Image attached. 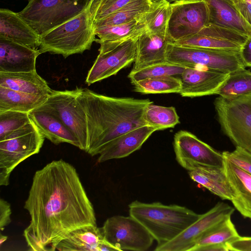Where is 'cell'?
<instances>
[{
    "mask_svg": "<svg viewBox=\"0 0 251 251\" xmlns=\"http://www.w3.org/2000/svg\"><path fill=\"white\" fill-rule=\"evenodd\" d=\"M49 96L26 94L0 86V112L29 113L44 103Z\"/></svg>",
    "mask_w": 251,
    "mask_h": 251,
    "instance_id": "obj_28",
    "label": "cell"
},
{
    "mask_svg": "<svg viewBox=\"0 0 251 251\" xmlns=\"http://www.w3.org/2000/svg\"><path fill=\"white\" fill-rule=\"evenodd\" d=\"M194 181L223 200L231 201V190L223 167H200L188 172Z\"/></svg>",
    "mask_w": 251,
    "mask_h": 251,
    "instance_id": "obj_27",
    "label": "cell"
},
{
    "mask_svg": "<svg viewBox=\"0 0 251 251\" xmlns=\"http://www.w3.org/2000/svg\"><path fill=\"white\" fill-rule=\"evenodd\" d=\"M171 7L168 26L170 43L196 34L209 24L208 9L204 0L175 1L171 3Z\"/></svg>",
    "mask_w": 251,
    "mask_h": 251,
    "instance_id": "obj_12",
    "label": "cell"
},
{
    "mask_svg": "<svg viewBox=\"0 0 251 251\" xmlns=\"http://www.w3.org/2000/svg\"><path fill=\"white\" fill-rule=\"evenodd\" d=\"M128 208L129 215L149 231L157 246L172 240L201 216L186 207L160 202L145 203L136 200L129 204Z\"/></svg>",
    "mask_w": 251,
    "mask_h": 251,
    "instance_id": "obj_3",
    "label": "cell"
},
{
    "mask_svg": "<svg viewBox=\"0 0 251 251\" xmlns=\"http://www.w3.org/2000/svg\"><path fill=\"white\" fill-rule=\"evenodd\" d=\"M12 213L10 204L5 200L0 199V229L3 231L5 227L11 222Z\"/></svg>",
    "mask_w": 251,
    "mask_h": 251,
    "instance_id": "obj_40",
    "label": "cell"
},
{
    "mask_svg": "<svg viewBox=\"0 0 251 251\" xmlns=\"http://www.w3.org/2000/svg\"><path fill=\"white\" fill-rule=\"evenodd\" d=\"M171 13V3L168 1L151 4L150 9L143 16L147 30L153 34L168 37V26Z\"/></svg>",
    "mask_w": 251,
    "mask_h": 251,
    "instance_id": "obj_32",
    "label": "cell"
},
{
    "mask_svg": "<svg viewBox=\"0 0 251 251\" xmlns=\"http://www.w3.org/2000/svg\"><path fill=\"white\" fill-rule=\"evenodd\" d=\"M146 125L157 130L173 128L179 123V118L175 107L149 104L144 113Z\"/></svg>",
    "mask_w": 251,
    "mask_h": 251,
    "instance_id": "obj_34",
    "label": "cell"
},
{
    "mask_svg": "<svg viewBox=\"0 0 251 251\" xmlns=\"http://www.w3.org/2000/svg\"><path fill=\"white\" fill-rule=\"evenodd\" d=\"M38 49L0 39V72H27L36 71Z\"/></svg>",
    "mask_w": 251,
    "mask_h": 251,
    "instance_id": "obj_17",
    "label": "cell"
},
{
    "mask_svg": "<svg viewBox=\"0 0 251 251\" xmlns=\"http://www.w3.org/2000/svg\"><path fill=\"white\" fill-rule=\"evenodd\" d=\"M100 228L104 239L118 251H146L154 240L144 226L130 215L111 217Z\"/></svg>",
    "mask_w": 251,
    "mask_h": 251,
    "instance_id": "obj_10",
    "label": "cell"
},
{
    "mask_svg": "<svg viewBox=\"0 0 251 251\" xmlns=\"http://www.w3.org/2000/svg\"><path fill=\"white\" fill-rule=\"evenodd\" d=\"M199 0H173L172 2L178 1H199Z\"/></svg>",
    "mask_w": 251,
    "mask_h": 251,
    "instance_id": "obj_45",
    "label": "cell"
},
{
    "mask_svg": "<svg viewBox=\"0 0 251 251\" xmlns=\"http://www.w3.org/2000/svg\"><path fill=\"white\" fill-rule=\"evenodd\" d=\"M100 227L86 226L75 229L58 240L52 251H100L104 240Z\"/></svg>",
    "mask_w": 251,
    "mask_h": 251,
    "instance_id": "obj_24",
    "label": "cell"
},
{
    "mask_svg": "<svg viewBox=\"0 0 251 251\" xmlns=\"http://www.w3.org/2000/svg\"><path fill=\"white\" fill-rule=\"evenodd\" d=\"M138 0H104L90 10L94 20H98L131 4ZM91 5V4H90Z\"/></svg>",
    "mask_w": 251,
    "mask_h": 251,
    "instance_id": "obj_37",
    "label": "cell"
},
{
    "mask_svg": "<svg viewBox=\"0 0 251 251\" xmlns=\"http://www.w3.org/2000/svg\"><path fill=\"white\" fill-rule=\"evenodd\" d=\"M151 4L158 3L163 1H168L170 2H172L173 0H148Z\"/></svg>",
    "mask_w": 251,
    "mask_h": 251,
    "instance_id": "obj_44",
    "label": "cell"
},
{
    "mask_svg": "<svg viewBox=\"0 0 251 251\" xmlns=\"http://www.w3.org/2000/svg\"><path fill=\"white\" fill-rule=\"evenodd\" d=\"M240 55L244 65L251 68V36H249L242 46Z\"/></svg>",
    "mask_w": 251,
    "mask_h": 251,
    "instance_id": "obj_41",
    "label": "cell"
},
{
    "mask_svg": "<svg viewBox=\"0 0 251 251\" xmlns=\"http://www.w3.org/2000/svg\"><path fill=\"white\" fill-rule=\"evenodd\" d=\"M239 34L231 30L209 24L199 33L178 40L177 45L216 50L240 51Z\"/></svg>",
    "mask_w": 251,
    "mask_h": 251,
    "instance_id": "obj_16",
    "label": "cell"
},
{
    "mask_svg": "<svg viewBox=\"0 0 251 251\" xmlns=\"http://www.w3.org/2000/svg\"><path fill=\"white\" fill-rule=\"evenodd\" d=\"M173 146L177 162L188 172L200 167H224L222 152L189 131L177 132L174 135Z\"/></svg>",
    "mask_w": 251,
    "mask_h": 251,
    "instance_id": "obj_11",
    "label": "cell"
},
{
    "mask_svg": "<svg viewBox=\"0 0 251 251\" xmlns=\"http://www.w3.org/2000/svg\"><path fill=\"white\" fill-rule=\"evenodd\" d=\"M80 89L77 87L72 90H52L45 103L34 110L48 112L57 117L77 138L79 149L87 152L86 116L77 100Z\"/></svg>",
    "mask_w": 251,
    "mask_h": 251,
    "instance_id": "obj_9",
    "label": "cell"
},
{
    "mask_svg": "<svg viewBox=\"0 0 251 251\" xmlns=\"http://www.w3.org/2000/svg\"><path fill=\"white\" fill-rule=\"evenodd\" d=\"M157 130L147 125L138 127L117 138L99 154L98 162L126 157L139 150L149 137Z\"/></svg>",
    "mask_w": 251,
    "mask_h": 251,
    "instance_id": "obj_21",
    "label": "cell"
},
{
    "mask_svg": "<svg viewBox=\"0 0 251 251\" xmlns=\"http://www.w3.org/2000/svg\"><path fill=\"white\" fill-rule=\"evenodd\" d=\"M41 36L19 14L8 9H0V39L38 49Z\"/></svg>",
    "mask_w": 251,
    "mask_h": 251,
    "instance_id": "obj_18",
    "label": "cell"
},
{
    "mask_svg": "<svg viewBox=\"0 0 251 251\" xmlns=\"http://www.w3.org/2000/svg\"><path fill=\"white\" fill-rule=\"evenodd\" d=\"M148 0H138L120 10L94 20V28L126 24L141 18L150 8Z\"/></svg>",
    "mask_w": 251,
    "mask_h": 251,
    "instance_id": "obj_30",
    "label": "cell"
},
{
    "mask_svg": "<svg viewBox=\"0 0 251 251\" xmlns=\"http://www.w3.org/2000/svg\"><path fill=\"white\" fill-rule=\"evenodd\" d=\"M240 237L231 217H229L206 231L189 251H201L202 248L211 245H227Z\"/></svg>",
    "mask_w": 251,
    "mask_h": 251,
    "instance_id": "obj_29",
    "label": "cell"
},
{
    "mask_svg": "<svg viewBox=\"0 0 251 251\" xmlns=\"http://www.w3.org/2000/svg\"><path fill=\"white\" fill-rule=\"evenodd\" d=\"M24 208L30 217L24 236L31 251H52L72 231L97 226L93 205L76 169L62 159L35 173Z\"/></svg>",
    "mask_w": 251,
    "mask_h": 251,
    "instance_id": "obj_1",
    "label": "cell"
},
{
    "mask_svg": "<svg viewBox=\"0 0 251 251\" xmlns=\"http://www.w3.org/2000/svg\"><path fill=\"white\" fill-rule=\"evenodd\" d=\"M104 0H91L90 8H93L97 5L101 1Z\"/></svg>",
    "mask_w": 251,
    "mask_h": 251,
    "instance_id": "obj_42",
    "label": "cell"
},
{
    "mask_svg": "<svg viewBox=\"0 0 251 251\" xmlns=\"http://www.w3.org/2000/svg\"><path fill=\"white\" fill-rule=\"evenodd\" d=\"M251 94V71L242 68L229 73L216 95L230 99Z\"/></svg>",
    "mask_w": 251,
    "mask_h": 251,
    "instance_id": "obj_31",
    "label": "cell"
},
{
    "mask_svg": "<svg viewBox=\"0 0 251 251\" xmlns=\"http://www.w3.org/2000/svg\"><path fill=\"white\" fill-rule=\"evenodd\" d=\"M170 42L168 37L151 33L147 29L137 39L136 55L131 71L167 62V48Z\"/></svg>",
    "mask_w": 251,
    "mask_h": 251,
    "instance_id": "obj_20",
    "label": "cell"
},
{
    "mask_svg": "<svg viewBox=\"0 0 251 251\" xmlns=\"http://www.w3.org/2000/svg\"><path fill=\"white\" fill-rule=\"evenodd\" d=\"M137 38L125 42L111 50L99 51L88 71L85 83L89 86L100 81L116 75L121 70L134 62L136 55Z\"/></svg>",
    "mask_w": 251,
    "mask_h": 251,
    "instance_id": "obj_14",
    "label": "cell"
},
{
    "mask_svg": "<svg viewBox=\"0 0 251 251\" xmlns=\"http://www.w3.org/2000/svg\"><path fill=\"white\" fill-rule=\"evenodd\" d=\"M251 25V0H228Z\"/></svg>",
    "mask_w": 251,
    "mask_h": 251,
    "instance_id": "obj_39",
    "label": "cell"
},
{
    "mask_svg": "<svg viewBox=\"0 0 251 251\" xmlns=\"http://www.w3.org/2000/svg\"><path fill=\"white\" fill-rule=\"evenodd\" d=\"M223 156L243 171L251 175V153L238 147L232 151L222 152Z\"/></svg>",
    "mask_w": 251,
    "mask_h": 251,
    "instance_id": "obj_38",
    "label": "cell"
},
{
    "mask_svg": "<svg viewBox=\"0 0 251 251\" xmlns=\"http://www.w3.org/2000/svg\"><path fill=\"white\" fill-rule=\"evenodd\" d=\"M0 86L39 96H49L52 91L36 70L19 73L0 72Z\"/></svg>",
    "mask_w": 251,
    "mask_h": 251,
    "instance_id": "obj_26",
    "label": "cell"
},
{
    "mask_svg": "<svg viewBox=\"0 0 251 251\" xmlns=\"http://www.w3.org/2000/svg\"><path fill=\"white\" fill-rule=\"evenodd\" d=\"M224 158V168L232 192L230 201L244 218L251 219V175Z\"/></svg>",
    "mask_w": 251,
    "mask_h": 251,
    "instance_id": "obj_19",
    "label": "cell"
},
{
    "mask_svg": "<svg viewBox=\"0 0 251 251\" xmlns=\"http://www.w3.org/2000/svg\"><path fill=\"white\" fill-rule=\"evenodd\" d=\"M91 2L76 16L40 35L41 53L49 52L67 58L90 50L96 39Z\"/></svg>",
    "mask_w": 251,
    "mask_h": 251,
    "instance_id": "obj_4",
    "label": "cell"
},
{
    "mask_svg": "<svg viewBox=\"0 0 251 251\" xmlns=\"http://www.w3.org/2000/svg\"><path fill=\"white\" fill-rule=\"evenodd\" d=\"M235 208L224 202H218L182 233L170 242L157 246L155 251H189L206 231L229 217Z\"/></svg>",
    "mask_w": 251,
    "mask_h": 251,
    "instance_id": "obj_13",
    "label": "cell"
},
{
    "mask_svg": "<svg viewBox=\"0 0 251 251\" xmlns=\"http://www.w3.org/2000/svg\"><path fill=\"white\" fill-rule=\"evenodd\" d=\"M229 74L201 67H186L179 76L180 95L195 98L216 95Z\"/></svg>",
    "mask_w": 251,
    "mask_h": 251,
    "instance_id": "obj_15",
    "label": "cell"
},
{
    "mask_svg": "<svg viewBox=\"0 0 251 251\" xmlns=\"http://www.w3.org/2000/svg\"><path fill=\"white\" fill-rule=\"evenodd\" d=\"M29 116L40 131L55 145L63 143L79 148L78 140L71 130L57 117L48 112L33 110Z\"/></svg>",
    "mask_w": 251,
    "mask_h": 251,
    "instance_id": "obj_25",
    "label": "cell"
},
{
    "mask_svg": "<svg viewBox=\"0 0 251 251\" xmlns=\"http://www.w3.org/2000/svg\"><path fill=\"white\" fill-rule=\"evenodd\" d=\"M132 84L135 91L143 94L179 93L181 88L180 78L175 76L148 78Z\"/></svg>",
    "mask_w": 251,
    "mask_h": 251,
    "instance_id": "obj_33",
    "label": "cell"
},
{
    "mask_svg": "<svg viewBox=\"0 0 251 251\" xmlns=\"http://www.w3.org/2000/svg\"><path fill=\"white\" fill-rule=\"evenodd\" d=\"M8 237L2 235L1 233L0 234V246H1L2 244L7 240Z\"/></svg>",
    "mask_w": 251,
    "mask_h": 251,
    "instance_id": "obj_43",
    "label": "cell"
},
{
    "mask_svg": "<svg viewBox=\"0 0 251 251\" xmlns=\"http://www.w3.org/2000/svg\"><path fill=\"white\" fill-rule=\"evenodd\" d=\"M91 0H29L19 15L40 35L83 11Z\"/></svg>",
    "mask_w": 251,
    "mask_h": 251,
    "instance_id": "obj_7",
    "label": "cell"
},
{
    "mask_svg": "<svg viewBox=\"0 0 251 251\" xmlns=\"http://www.w3.org/2000/svg\"><path fill=\"white\" fill-rule=\"evenodd\" d=\"M77 100L86 116L87 153L91 156L99 155L123 134L146 126L144 111L152 103L149 99L109 97L81 88Z\"/></svg>",
    "mask_w": 251,
    "mask_h": 251,
    "instance_id": "obj_2",
    "label": "cell"
},
{
    "mask_svg": "<svg viewBox=\"0 0 251 251\" xmlns=\"http://www.w3.org/2000/svg\"><path fill=\"white\" fill-rule=\"evenodd\" d=\"M143 16L124 24L95 28L99 38L95 42L100 44L99 51L110 50L125 42L137 38L147 30Z\"/></svg>",
    "mask_w": 251,
    "mask_h": 251,
    "instance_id": "obj_23",
    "label": "cell"
},
{
    "mask_svg": "<svg viewBox=\"0 0 251 251\" xmlns=\"http://www.w3.org/2000/svg\"><path fill=\"white\" fill-rule=\"evenodd\" d=\"M185 68L182 66L166 62L149 66L137 71H131L128 77L132 83L148 78L180 76Z\"/></svg>",
    "mask_w": 251,
    "mask_h": 251,
    "instance_id": "obj_35",
    "label": "cell"
},
{
    "mask_svg": "<svg viewBox=\"0 0 251 251\" xmlns=\"http://www.w3.org/2000/svg\"><path fill=\"white\" fill-rule=\"evenodd\" d=\"M214 105L223 133L235 147L251 153V94L230 99L219 96Z\"/></svg>",
    "mask_w": 251,
    "mask_h": 251,
    "instance_id": "obj_5",
    "label": "cell"
},
{
    "mask_svg": "<svg viewBox=\"0 0 251 251\" xmlns=\"http://www.w3.org/2000/svg\"><path fill=\"white\" fill-rule=\"evenodd\" d=\"M31 121L29 113L12 110L0 112V140Z\"/></svg>",
    "mask_w": 251,
    "mask_h": 251,
    "instance_id": "obj_36",
    "label": "cell"
},
{
    "mask_svg": "<svg viewBox=\"0 0 251 251\" xmlns=\"http://www.w3.org/2000/svg\"><path fill=\"white\" fill-rule=\"evenodd\" d=\"M207 5L209 24L251 36V25L228 0H204Z\"/></svg>",
    "mask_w": 251,
    "mask_h": 251,
    "instance_id": "obj_22",
    "label": "cell"
},
{
    "mask_svg": "<svg viewBox=\"0 0 251 251\" xmlns=\"http://www.w3.org/2000/svg\"><path fill=\"white\" fill-rule=\"evenodd\" d=\"M45 137L32 121L0 140V185L7 186L12 172L21 162L38 153Z\"/></svg>",
    "mask_w": 251,
    "mask_h": 251,
    "instance_id": "obj_6",
    "label": "cell"
},
{
    "mask_svg": "<svg viewBox=\"0 0 251 251\" xmlns=\"http://www.w3.org/2000/svg\"><path fill=\"white\" fill-rule=\"evenodd\" d=\"M240 52L187 47L169 43L166 60L185 67H201L229 74L246 68Z\"/></svg>",
    "mask_w": 251,
    "mask_h": 251,
    "instance_id": "obj_8",
    "label": "cell"
}]
</instances>
